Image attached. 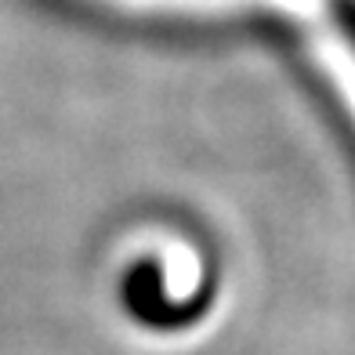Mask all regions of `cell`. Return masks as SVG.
I'll return each instance as SVG.
<instances>
[]
</instances>
